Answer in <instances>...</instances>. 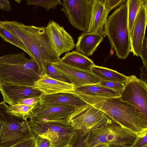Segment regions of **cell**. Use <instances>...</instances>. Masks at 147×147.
I'll use <instances>...</instances> for the list:
<instances>
[{
    "label": "cell",
    "instance_id": "obj_4",
    "mask_svg": "<svg viewBox=\"0 0 147 147\" xmlns=\"http://www.w3.org/2000/svg\"><path fill=\"white\" fill-rule=\"evenodd\" d=\"M105 34L116 56L119 58L125 59L131 52L126 3L116 9L108 17Z\"/></svg>",
    "mask_w": 147,
    "mask_h": 147
},
{
    "label": "cell",
    "instance_id": "obj_17",
    "mask_svg": "<svg viewBox=\"0 0 147 147\" xmlns=\"http://www.w3.org/2000/svg\"><path fill=\"white\" fill-rule=\"evenodd\" d=\"M105 0H94L90 24L86 32L106 36L105 28L109 12L104 5Z\"/></svg>",
    "mask_w": 147,
    "mask_h": 147
},
{
    "label": "cell",
    "instance_id": "obj_2",
    "mask_svg": "<svg viewBox=\"0 0 147 147\" xmlns=\"http://www.w3.org/2000/svg\"><path fill=\"white\" fill-rule=\"evenodd\" d=\"M41 74L37 63L24 52L0 57V80L5 84L32 87Z\"/></svg>",
    "mask_w": 147,
    "mask_h": 147
},
{
    "label": "cell",
    "instance_id": "obj_38",
    "mask_svg": "<svg viewBox=\"0 0 147 147\" xmlns=\"http://www.w3.org/2000/svg\"><path fill=\"white\" fill-rule=\"evenodd\" d=\"M93 147H108V145L104 144H100L97 145Z\"/></svg>",
    "mask_w": 147,
    "mask_h": 147
},
{
    "label": "cell",
    "instance_id": "obj_7",
    "mask_svg": "<svg viewBox=\"0 0 147 147\" xmlns=\"http://www.w3.org/2000/svg\"><path fill=\"white\" fill-rule=\"evenodd\" d=\"M7 106L0 102V147H10L34 136L28 121L7 113Z\"/></svg>",
    "mask_w": 147,
    "mask_h": 147
},
{
    "label": "cell",
    "instance_id": "obj_21",
    "mask_svg": "<svg viewBox=\"0 0 147 147\" xmlns=\"http://www.w3.org/2000/svg\"><path fill=\"white\" fill-rule=\"evenodd\" d=\"M60 61L69 66L89 72H91V67L95 64L88 57L75 51L65 53Z\"/></svg>",
    "mask_w": 147,
    "mask_h": 147
},
{
    "label": "cell",
    "instance_id": "obj_34",
    "mask_svg": "<svg viewBox=\"0 0 147 147\" xmlns=\"http://www.w3.org/2000/svg\"><path fill=\"white\" fill-rule=\"evenodd\" d=\"M147 40L145 36L142 45L140 57L143 61V65L147 67Z\"/></svg>",
    "mask_w": 147,
    "mask_h": 147
},
{
    "label": "cell",
    "instance_id": "obj_13",
    "mask_svg": "<svg viewBox=\"0 0 147 147\" xmlns=\"http://www.w3.org/2000/svg\"><path fill=\"white\" fill-rule=\"evenodd\" d=\"M52 65L65 76L75 88L98 84L102 80L91 72L85 71L67 65L59 61Z\"/></svg>",
    "mask_w": 147,
    "mask_h": 147
},
{
    "label": "cell",
    "instance_id": "obj_33",
    "mask_svg": "<svg viewBox=\"0 0 147 147\" xmlns=\"http://www.w3.org/2000/svg\"><path fill=\"white\" fill-rule=\"evenodd\" d=\"M36 147H55L49 140L38 136H34Z\"/></svg>",
    "mask_w": 147,
    "mask_h": 147
},
{
    "label": "cell",
    "instance_id": "obj_31",
    "mask_svg": "<svg viewBox=\"0 0 147 147\" xmlns=\"http://www.w3.org/2000/svg\"><path fill=\"white\" fill-rule=\"evenodd\" d=\"M147 146V131L141 136H137L130 147H146Z\"/></svg>",
    "mask_w": 147,
    "mask_h": 147
},
{
    "label": "cell",
    "instance_id": "obj_12",
    "mask_svg": "<svg viewBox=\"0 0 147 147\" xmlns=\"http://www.w3.org/2000/svg\"><path fill=\"white\" fill-rule=\"evenodd\" d=\"M75 92L82 100L91 105L105 99L120 97L121 93L102 86L98 83L75 88Z\"/></svg>",
    "mask_w": 147,
    "mask_h": 147
},
{
    "label": "cell",
    "instance_id": "obj_25",
    "mask_svg": "<svg viewBox=\"0 0 147 147\" xmlns=\"http://www.w3.org/2000/svg\"><path fill=\"white\" fill-rule=\"evenodd\" d=\"M0 36L6 42L23 50L30 56L29 51L23 42L16 36L5 29L0 24Z\"/></svg>",
    "mask_w": 147,
    "mask_h": 147
},
{
    "label": "cell",
    "instance_id": "obj_19",
    "mask_svg": "<svg viewBox=\"0 0 147 147\" xmlns=\"http://www.w3.org/2000/svg\"><path fill=\"white\" fill-rule=\"evenodd\" d=\"M76 109L69 106L39 105L34 110L32 118L49 120L67 119Z\"/></svg>",
    "mask_w": 147,
    "mask_h": 147
},
{
    "label": "cell",
    "instance_id": "obj_23",
    "mask_svg": "<svg viewBox=\"0 0 147 147\" xmlns=\"http://www.w3.org/2000/svg\"><path fill=\"white\" fill-rule=\"evenodd\" d=\"M39 105L28 106L23 104H17L7 106L6 111L13 116L27 121L33 118L34 110Z\"/></svg>",
    "mask_w": 147,
    "mask_h": 147
},
{
    "label": "cell",
    "instance_id": "obj_14",
    "mask_svg": "<svg viewBox=\"0 0 147 147\" xmlns=\"http://www.w3.org/2000/svg\"><path fill=\"white\" fill-rule=\"evenodd\" d=\"M147 5H143L137 14L130 34L131 52L140 56L147 23Z\"/></svg>",
    "mask_w": 147,
    "mask_h": 147
},
{
    "label": "cell",
    "instance_id": "obj_32",
    "mask_svg": "<svg viewBox=\"0 0 147 147\" xmlns=\"http://www.w3.org/2000/svg\"><path fill=\"white\" fill-rule=\"evenodd\" d=\"M126 1L125 0H105V7L109 12L112 9L121 5Z\"/></svg>",
    "mask_w": 147,
    "mask_h": 147
},
{
    "label": "cell",
    "instance_id": "obj_16",
    "mask_svg": "<svg viewBox=\"0 0 147 147\" xmlns=\"http://www.w3.org/2000/svg\"><path fill=\"white\" fill-rule=\"evenodd\" d=\"M3 101L10 105H16L19 100L27 98L40 96L42 92L32 87L6 84L0 88Z\"/></svg>",
    "mask_w": 147,
    "mask_h": 147
},
{
    "label": "cell",
    "instance_id": "obj_11",
    "mask_svg": "<svg viewBox=\"0 0 147 147\" xmlns=\"http://www.w3.org/2000/svg\"><path fill=\"white\" fill-rule=\"evenodd\" d=\"M108 117L103 111L91 105L69 121L73 129L77 131L98 127L106 122Z\"/></svg>",
    "mask_w": 147,
    "mask_h": 147
},
{
    "label": "cell",
    "instance_id": "obj_39",
    "mask_svg": "<svg viewBox=\"0 0 147 147\" xmlns=\"http://www.w3.org/2000/svg\"><path fill=\"white\" fill-rule=\"evenodd\" d=\"M108 147H124L122 146L116 145V144H110L108 145Z\"/></svg>",
    "mask_w": 147,
    "mask_h": 147
},
{
    "label": "cell",
    "instance_id": "obj_10",
    "mask_svg": "<svg viewBox=\"0 0 147 147\" xmlns=\"http://www.w3.org/2000/svg\"><path fill=\"white\" fill-rule=\"evenodd\" d=\"M45 27L51 47L58 57L76 48L72 36L59 24L50 20Z\"/></svg>",
    "mask_w": 147,
    "mask_h": 147
},
{
    "label": "cell",
    "instance_id": "obj_18",
    "mask_svg": "<svg viewBox=\"0 0 147 147\" xmlns=\"http://www.w3.org/2000/svg\"><path fill=\"white\" fill-rule=\"evenodd\" d=\"M39 104V105L69 106L75 107L76 109L90 105L82 100L76 93L66 92L47 95L42 94L40 96Z\"/></svg>",
    "mask_w": 147,
    "mask_h": 147
},
{
    "label": "cell",
    "instance_id": "obj_9",
    "mask_svg": "<svg viewBox=\"0 0 147 147\" xmlns=\"http://www.w3.org/2000/svg\"><path fill=\"white\" fill-rule=\"evenodd\" d=\"M124 84L120 98L135 107L147 123V83L132 75Z\"/></svg>",
    "mask_w": 147,
    "mask_h": 147
},
{
    "label": "cell",
    "instance_id": "obj_42",
    "mask_svg": "<svg viewBox=\"0 0 147 147\" xmlns=\"http://www.w3.org/2000/svg\"></svg>",
    "mask_w": 147,
    "mask_h": 147
},
{
    "label": "cell",
    "instance_id": "obj_41",
    "mask_svg": "<svg viewBox=\"0 0 147 147\" xmlns=\"http://www.w3.org/2000/svg\"><path fill=\"white\" fill-rule=\"evenodd\" d=\"M64 147H70V144H68L67 145V146H65Z\"/></svg>",
    "mask_w": 147,
    "mask_h": 147
},
{
    "label": "cell",
    "instance_id": "obj_37",
    "mask_svg": "<svg viewBox=\"0 0 147 147\" xmlns=\"http://www.w3.org/2000/svg\"><path fill=\"white\" fill-rule=\"evenodd\" d=\"M142 74L141 75V80L147 83V67L144 66H143L141 68Z\"/></svg>",
    "mask_w": 147,
    "mask_h": 147
},
{
    "label": "cell",
    "instance_id": "obj_1",
    "mask_svg": "<svg viewBox=\"0 0 147 147\" xmlns=\"http://www.w3.org/2000/svg\"><path fill=\"white\" fill-rule=\"evenodd\" d=\"M0 24L23 42L42 73L44 61L53 63L60 60L51 47L45 27L26 25L16 21L0 20Z\"/></svg>",
    "mask_w": 147,
    "mask_h": 147
},
{
    "label": "cell",
    "instance_id": "obj_36",
    "mask_svg": "<svg viewBox=\"0 0 147 147\" xmlns=\"http://www.w3.org/2000/svg\"><path fill=\"white\" fill-rule=\"evenodd\" d=\"M10 3L8 0H0V9L1 10L9 11L11 9Z\"/></svg>",
    "mask_w": 147,
    "mask_h": 147
},
{
    "label": "cell",
    "instance_id": "obj_20",
    "mask_svg": "<svg viewBox=\"0 0 147 147\" xmlns=\"http://www.w3.org/2000/svg\"><path fill=\"white\" fill-rule=\"evenodd\" d=\"M104 37L98 34L84 33L78 38L75 51L87 57L91 56L102 41Z\"/></svg>",
    "mask_w": 147,
    "mask_h": 147
},
{
    "label": "cell",
    "instance_id": "obj_3",
    "mask_svg": "<svg viewBox=\"0 0 147 147\" xmlns=\"http://www.w3.org/2000/svg\"><path fill=\"white\" fill-rule=\"evenodd\" d=\"M92 105L138 136L147 131V123L138 112L136 108L120 97L105 99Z\"/></svg>",
    "mask_w": 147,
    "mask_h": 147
},
{
    "label": "cell",
    "instance_id": "obj_30",
    "mask_svg": "<svg viewBox=\"0 0 147 147\" xmlns=\"http://www.w3.org/2000/svg\"><path fill=\"white\" fill-rule=\"evenodd\" d=\"M40 96L34 97L20 99L16 105L23 104L28 106H35L39 104Z\"/></svg>",
    "mask_w": 147,
    "mask_h": 147
},
{
    "label": "cell",
    "instance_id": "obj_24",
    "mask_svg": "<svg viewBox=\"0 0 147 147\" xmlns=\"http://www.w3.org/2000/svg\"><path fill=\"white\" fill-rule=\"evenodd\" d=\"M126 3L127 6L128 27L130 34L140 8L143 5H147V0H127Z\"/></svg>",
    "mask_w": 147,
    "mask_h": 147
},
{
    "label": "cell",
    "instance_id": "obj_5",
    "mask_svg": "<svg viewBox=\"0 0 147 147\" xmlns=\"http://www.w3.org/2000/svg\"><path fill=\"white\" fill-rule=\"evenodd\" d=\"M34 136L50 141L55 147L69 144L77 131L74 130L67 119L49 120L32 118L28 121Z\"/></svg>",
    "mask_w": 147,
    "mask_h": 147
},
{
    "label": "cell",
    "instance_id": "obj_29",
    "mask_svg": "<svg viewBox=\"0 0 147 147\" xmlns=\"http://www.w3.org/2000/svg\"><path fill=\"white\" fill-rule=\"evenodd\" d=\"M98 84L104 87L121 92L124 86V83L103 80Z\"/></svg>",
    "mask_w": 147,
    "mask_h": 147
},
{
    "label": "cell",
    "instance_id": "obj_26",
    "mask_svg": "<svg viewBox=\"0 0 147 147\" xmlns=\"http://www.w3.org/2000/svg\"><path fill=\"white\" fill-rule=\"evenodd\" d=\"M43 71L41 74H45L50 77L63 82H70L68 79L52 64L47 61L43 62Z\"/></svg>",
    "mask_w": 147,
    "mask_h": 147
},
{
    "label": "cell",
    "instance_id": "obj_40",
    "mask_svg": "<svg viewBox=\"0 0 147 147\" xmlns=\"http://www.w3.org/2000/svg\"><path fill=\"white\" fill-rule=\"evenodd\" d=\"M3 83L0 80V88H1Z\"/></svg>",
    "mask_w": 147,
    "mask_h": 147
},
{
    "label": "cell",
    "instance_id": "obj_6",
    "mask_svg": "<svg viewBox=\"0 0 147 147\" xmlns=\"http://www.w3.org/2000/svg\"><path fill=\"white\" fill-rule=\"evenodd\" d=\"M137 136L109 117L103 125L90 129L86 147H93L100 144L130 147Z\"/></svg>",
    "mask_w": 147,
    "mask_h": 147
},
{
    "label": "cell",
    "instance_id": "obj_28",
    "mask_svg": "<svg viewBox=\"0 0 147 147\" xmlns=\"http://www.w3.org/2000/svg\"><path fill=\"white\" fill-rule=\"evenodd\" d=\"M26 1L28 5L40 6L47 10L54 9L62 4L60 0H26Z\"/></svg>",
    "mask_w": 147,
    "mask_h": 147
},
{
    "label": "cell",
    "instance_id": "obj_8",
    "mask_svg": "<svg viewBox=\"0 0 147 147\" xmlns=\"http://www.w3.org/2000/svg\"><path fill=\"white\" fill-rule=\"evenodd\" d=\"M94 0H62V11L74 28L86 31L90 24Z\"/></svg>",
    "mask_w": 147,
    "mask_h": 147
},
{
    "label": "cell",
    "instance_id": "obj_27",
    "mask_svg": "<svg viewBox=\"0 0 147 147\" xmlns=\"http://www.w3.org/2000/svg\"><path fill=\"white\" fill-rule=\"evenodd\" d=\"M91 129L77 130L69 143L70 147H86L88 137Z\"/></svg>",
    "mask_w": 147,
    "mask_h": 147
},
{
    "label": "cell",
    "instance_id": "obj_22",
    "mask_svg": "<svg viewBox=\"0 0 147 147\" xmlns=\"http://www.w3.org/2000/svg\"><path fill=\"white\" fill-rule=\"evenodd\" d=\"M91 72L105 81L125 83L129 78V76H125L116 71L95 64L91 67Z\"/></svg>",
    "mask_w": 147,
    "mask_h": 147
},
{
    "label": "cell",
    "instance_id": "obj_35",
    "mask_svg": "<svg viewBox=\"0 0 147 147\" xmlns=\"http://www.w3.org/2000/svg\"><path fill=\"white\" fill-rule=\"evenodd\" d=\"M10 147H36L35 136Z\"/></svg>",
    "mask_w": 147,
    "mask_h": 147
},
{
    "label": "cell",
    "instance_id": "obj_15",
    "mask_svg": "<svg viewBox=\"0 0 147 147\" xmlns=\"http://www.w3.org/2000/svg\"><path fill=\"white\" fill-rule=\"evenodd\" d=\"M32 87L45 95L62 92L76 93L75 87L72 83L52 78L45 74H41Z\"/></svg>",
    "mask_w": 147,
    "mask_h": 147
}]
</instances>
